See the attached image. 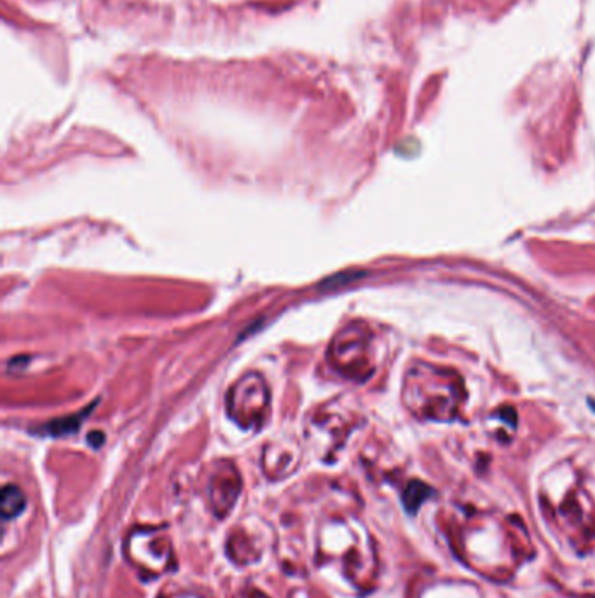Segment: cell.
<instances>
[{"instance_id":"cell-1","label":"cell","mask_w":595,"mask_h":598,"mask_svg":"<svg viewBox=\"0 0 595 598\" xmlns=\"http://www.w3.org/2000/svg\"><path fill=\"white\" fill-rule=\"evenodd\" d=\"M27 507V498L16 485H6L0 493V516L4 519H13L20 516Z\"/></svg>"},{"instance_id":"cell-2","label":"cell","mask_w":595,"mask_h":598,"mask_svg":"<svg viewBox=\"0 0 595 598\" xmlns=\"http://www.w3.org/2000/svg\"><path fill=\"white\" fill-rule=\"evenodd\" d=\"M88 413L89 409H86L84 413H79V415H72V416H67V418H60V420H55V422L46 423V425L41 429V434H48V436L58 437V436H67V434L76 432V430L81 427L83 418L88 416Z\"/></svg>"},{"instance_id":"cell-3","label":"cell","mask_w":595,"mask_h":598,"mask_svg":"<svg viewBox=\"0 0 595 598\" xmlns=\"http://www.w3.org/2000/svg\"><path fill=\"white\" fill-rule=\"evenodd\" d=\"M431 489L425 483L421 481H412L411 485L407 486V490L404 492V505L405 509H407L411 514H414L416 511H418L419 507H421L423 502L426 500L428 497L431 496Z\"/></svg>"}]
</instances>
